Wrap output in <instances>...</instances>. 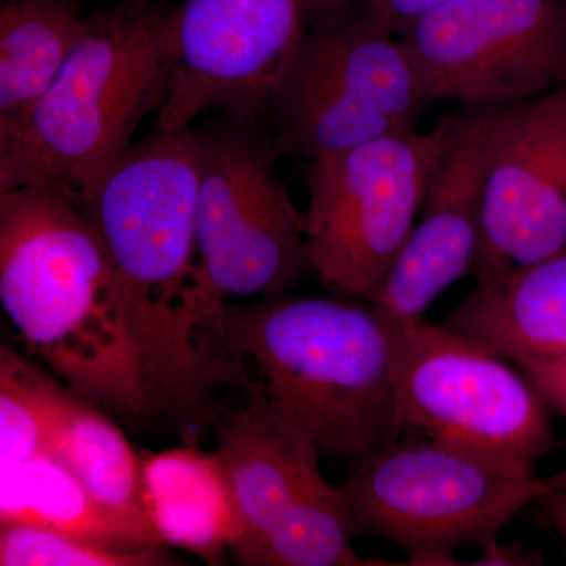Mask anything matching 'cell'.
I'll use <instances>...</instances> for the list:
<instances>
[{
  "label": "cell",
  "mask_w": 566,
  "mask_h": 566,
  "mask_svg": "<svg viewBox=\"0 0 566 566\" xmlns=\"http://www.w3.org/2000/svg\"><path fill=\"white\" fill-rule=\"evenodd\" d=\"M566 245V85L494 106L488 122L476 283Z\"/></svg>",
  "instance_id": "11"
},
{
  "label": "cell",
  "mask_w": 566,
  "mask_h": 566,
  "mask_svg": "<svg viewBox=\"0 0 566 566\" xmlns=\"http://www.w3.org/2000/svg\"><path fill=\"white\" fill-rule=\"evenodd\" d=\"M48 457L69 469L99 501L150 516L144 460L103 409L81 400Z\"/></svg>",
  "instance_id": "20"
},
{
  "label": "cell",
  "mask_w": 566,
  "mask_h": 566,
  "mask_svg": "<svg viewBox=\"0 0 566 566\" xmlns=\"http://www.w3.org/2000/svg\"><path fill=\"white\" fill-rule=\"evenodd\" d=\"M494 106H460L424 193L420 221L371 307L397 331L423 322L424 312L453 283L472 274L482 238L488 122Z\"/></svg>",
  "instance_id": "13"
},
{
  "label": "cell",
  "mask_w": 566,
  "mask_h": 566,
  "mask_svg": "<svg viewBox=\"0 0 566 566\" xmlns=\"http://www.w3.org/2000/svg\"><path fill=\"white\" fill-rule=\"evenodd\" d=\"M516 365L545 400L547 408L566 417V356Z\"/></svg>",
  "instance_id": "23"
},
{
  "label": "cell",
  "mask_w": 566,
  "mask_h": 566,
  "mask_svg": "<svg viewBox=\"0 0 566 566\" xmlns=\"http://www.w3.org/2000/svg\"><path fill=\"white\" fill-rule=\"evenodd\" d=\"M543 512L558 534L566 539V486L557 488L539 499Z\"/></svg>",
  "instance_id": "26"
},
{
  "label": "cell",
  "mask_w": 566,
  "mask_h": 566,
  "mask_svg": "<svg viewBox=\"0 0 566 566\" xmlns=\"http://www.w3.org/2000/svg\"><path fill=\"white\" fill-rule=\"evenodd\" d=\"M85 25L74 0H2L0 136L20 125L48 91Z\"/></svg>",
  "instance_id": "18"
},
{
  "label": "cell",
  "mask_w": 566,
  "mask_h": 566,
  "mask_svg": "<svg viewBox=\"0 0 566 566\" xmlns=\"http://www.w3.org/2000/svg\"><path fill=\"white\" fill-rule=\"evenodd\" d=\"M397 35L428 103L505 106L566 85V0H457Z\"/></svg>",
  "instance_id": "10"
},
{
  "label": "cell",
  "mask_w": 566,
  "mask_h": 566,
  "mask_svg": "<svg viewBox=\"0 0 566 566\" xmlns=\"http://www.w3.org/2000/svg\"><path fill=\"white\" fill-rule=\"evenodd\" d=\"M3 524L48 528L120 553L166 546L150 516L99 501L51 457L0 468Z\"/></svg>",
  "instance_id": "17"
},
{
  "label": "cell",
  "mask_w": 566,
  "mask_h": 566,
  "mask_svg": "<svg viewBox=\"0 0 566 566\" xmlns=\"http://www.w3.org/2000/svg\"><path fill=\"white\" fill-rule=\"evenodd\" d=\"M359 2L386 31L398 33L417 18L457 0H359Z\"/></svg>",
  "instance_id": "24"
},
{
  "label": "cell",
  "mask_w": 566,
  "mask_h": 566,
  "mask_svg": "<svg viewBox=\"0 0 566 566\" xmlns=\"http://www.w3.org/2000/svg\"><path fill=\"white\" fill-rule=\"evenodd\" d=\"M353 2V0H305V10L307 17L319 13V11L335 9V7L345 6V3Z\"/></svg>",
  "instance_id": "27"
},
{
  "label": "cell",
  "mask_w": 566,
  "mask_h": 566,
  "mask_svg": "<svg viewBox=\"0 0 566 566\" xmlns=\"http://www.w3.org/2000/svg\"><path fill=\"white\" fill-rule=\"evenodd\" d=\"M174 557L163 547L120 553L92 545L74 536L48 528L3 524L0 526V565L2 566H164Z\"/></svg>",
  "instance_id": "22"
},
{
  "label": "cell",
  "mask_w": 566,
  "mask_h": 566,
  "mask_svg": "<svg viewBox=\"0 0 566 566\" xmlns=\"http://www.w3.org/2000/svg\"><path fill=\"white\" fill-rule=\"evenodd\" d=\"M452 128L381 137L319 156L308 169L305 241L326 289L371 304L403 251Z\"/></svg>",
  "instance_id": "7"
},
{
  "label": "cell",
  "mask_w": 566,
  "mask_h": 566,
  "mask_svg": "<svg viewBox=\"0 0 566 566\" xmlns=\"http://www.w3.org/2000/svg\"><path fill=\"white\" fill-rule=\"evenodd\" d=\"M172 62V13L128 6L87 18L48 91L0 136V191L54 186L81 207L161 109Z\"/></svg>",
  "instance_id": "4"
},
{
  "label": "cell",
  "mask_w": 566,
  "mask_h": 566,
  "mask_svg": "<svg viewBox=\"0 0 566 566\" xmlns=\"http://www.w3.org/2000/svg\"><path fill=\"white\" fill-rule=\"evenodd\" d=\"M214 439L244 524L230 553L331 485L319 471L318 447L251 406L226 412L214 424Z\"/></svg>",
  "instance_id": "14"
},
{
  "label": "cell",
  "mask_w": 566,
  "mask_h": 566,
  "mask_svg": "<svg viewBox=\"0 0 566 566\" xmlns=\"http://www.w3.org/2000/svg\"><path fill=\"white\" fill-rule=\"evenodd\" d=\"M199 133L161 132L81 205L109 255L139 338L156 415H205L222 382L219 331L197 274Z\"/></svg>",
  "instance_id": "1"
},
{
  "label": "cell",
  "mask_w": 566,
  "mask_h": 566,
  "mask_svg": "<svg viewBox=\"0 0 566 566\" xmlns=\"http://www.w3.org/2000/svg\"><path fill=\"white\" fill-rule=\"evenodd\" d=\"M197 274L219 331L223 304L275 296L314 273L304 214L271 156L233 134L199 133Z\"/></svg>",
  "instance_id": "9"
},
{
  "label": "cell",
  "mask_w": 566,
  "mask_h": 566,
  "mask_svg": "<svg viewBox=\"0 0 566 566\" xmlns=\"http://www.w3.org/2000/svg\"><path fill=\"white\" fill-rule=\"evenodd\" d=\"M356 536L338 488L329 485L232 554L238 564L248 566L389 565L360 557L353 546Z\"/></svg>",
  "instance_id": "21"
},
{
  "label": "cell",
  "mask_w": 566,
  "mask_h": 566,
  "mask_svg": "<svg viewBox=\"0 0 566 566\" xmlns=\"http://www.w3.org/2000/svg\"><path fill=\"white\" fill-rule=\"evenodd\" d=\"M480 553H482V557L475 562V565L527 566L543 564V554L523 542L501 543L495 539Z\"/></svg>",
  "instance_id": "25"
},
{
  "label": "cell",
  "mask_w": 566,
  "mask_h": 566,
  "mask_svg": "<svg viewBox=\"0 0 566 566\" xmlns=\"http://www.w3.org/2000/svg\"><path fill=\"white\" fill-rule=\"evenodd\" d=\"M441 324L515 364L566 356V245L476 283Z\"/></svg>",
  "instance_id": "15"
},
{
  "label": "cell",
  "mask_w": 566,
  "mask_h": 566,
  "mask_svg": "<svg viewBox=\"0 0 566 566\" xmlns=\"http://www.w3.org/2000/svg\"><path fill=\"white\" fill-rule=\"evenodd\" d=\"M52 375L9 346L0 348V468L50 455L84 400Z\"/></svg>",
  "instance_id": "19"
},
{
  "label": "cell",
  "mask_w": 566,
  "mask_h": 566,
  "mask_svg": "<svg viewBox=\"0 0 566 566\" xmlns=\"http://www.w3.org/2000/svg\"><path fill=\"white\" fill-rule=\"evenodd\" d=\"M311 18L271 93L277 151L314 161L416 132L430 103L397 33L359 0Z\"/></svg>",
  "instance_id": "6"
},
{
  "label": "cell",
  "mask_w": 566,
  "mask_h": 566,
  "mask_svg": "<svg viewBox=\"0 0 566 566\" xmlns=\"http://www.w3.org/2000/svg\"><path fill=\"white\" fill-rule=\"evenodd\" d=\"M566 486L554 476L521 474L420 438H398L337 485L357 536L387 539L408 565H457L463 547L485 549L527 505Z\"/></svg>",
  "instance_id": "5"
},
{
  "label": "cell",
  "mask_w": 566,
  "mask_h": 566,
  "mask_svg": "<svg viewBox=\"0 0 566 566\" xmlns=\"http://www.w3.org/2000/svg\"><path fill=\"white\" fill-rule=\"evenodd\" d=\"M0 303L28 348L85 401L128 423L156 415L109 255L54 186L0 191Z\"/></svg>",
  "instance_id": "2"
},
{
  "label": "cell",
  "mask_w": 566,
  "mask_h": 566,
  "mask_svg": "<svg viewBox=\"0 0 566 566\" xmlns=\"http://www.w3.org/2000/svg\"><path fill=\"white\" fill-rule=\"evenodd\" d=\"M147 509L166 545L221 565L243 535L232 483L218 453L193 447L144 460Z\"/></svg>",
  "instance_id": "16"
},
{
  "label": "cell",
  "mask_w": 566,
  "mask_h": 566,
  "mask_svg": "<svg viewBox=\"0 0 566 566\" xmlns=\"http://www.w3.org/2000/svg\"><path fill=\"white\" fill-rule=\"evenodd\" d=\"M307 20L305 0H188L172 11L174 62L159 129L185 132L203 112L243 117L270 103Z\"/></svg>",
  "instance_id": "12"
},
{
  "label": "cell",
  "mask_w": 566,
  "mask_h": 566,
  "mask_svg": "<svg viewBox=\"0 0 566 566\" xmlns=\"http://www.w3.org/2000/svg\"><path fill=\"white\" fill-rule=\"evenodd\" d=\"M219 344L226 385L319 452L363 461L403 436L397 333L371 304L285 293L226 303Z\"/></svg>",
  "instance_id": "3"
},
{
  "label": "cell",
  "mask_w": 566,
  "mask_h": 566,
  "mask_svg": "<svg viewBox=\"0 0 566 566\" xmlns=\"http://www.w3.org/2000/svg\"><path fill=\"white\" fill-rule=\"evenodd\" d=\"M395 381L403 434L528 475L557 449L547 405L526 375L442 324L397 331Z\"/></svg>",
  "instance_id": "8"
}]
</instances>
